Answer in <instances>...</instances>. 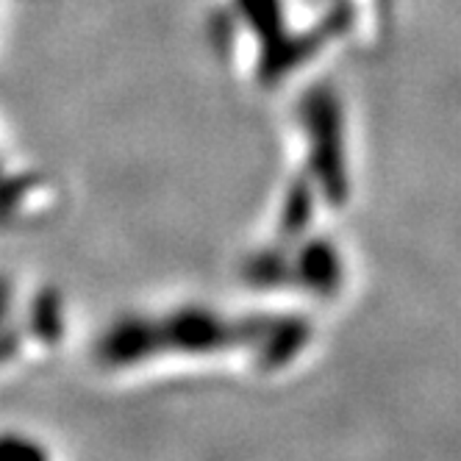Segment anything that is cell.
Segmentation results:
<instances>
[{"label": "cell", "mask_w": 461, "mask_h": 461, "mask_svg": "<svg viewBox=\"0 0 461 461\" xmlns=\"http://www.w3.org/2000/svg\"><path fill=\"white\" fill-rule=\"evenodd\" d=\"M20 350V331L17 328H0V365L9 361Z\"/></svg>", "instance_id": "277c9868"}, {"label": "cell", "mask_w": 461, "mask_h": 461, "mask_svg": "<svg viewBox=\"0 0 461 461\" xmlns=\"http://www.w3.org/2000/svg\"><path fill=\"white\" fill-rule=\"evenodd\" d=\"M12 309V281L0 276V328H6V314Z\"/></svg>", "instance_id": "5b68a950"}, {"label": "cell", "mask_w": 461, "mask_h": 461, "mask_svg": "<svg viewBox=\"0 0 461 461\" xmlns=\"http://www.w3.org/2000/svg\"><path fill=\"white\" fill-rule=\"evenodd\" d=\"M0 461H48L42 445L23 434H4L0 437Z\"/></svg>", "instance_id": "3957f363"}, {"label": "cell", "mask_w": 461, "mask_h": 461, "mask_svg": "<svg viewBox=\"0 0 461 461\" xmlns=\"http://www.w3.org/2000/svg\"><path fill=\"white\" fill-rule=\"evenodd\" d=\"M20 156L0 142V225H9L25 212L31 194L42 192L48 178L28 167H20Z\"/></svg>", "instance_id": "6da1fadb"}, {"label": "cell", "mask_w": 461, "mask_h": 461, "mask_svg": "<svg viewBox=\"0 0 461 461\" xmlns=\"http://www.w3.org/2000/svg\"><path fill=\"white\" fill-rule=\"evenodd\" d=\"M61 328H64V320H61L59 294L50 289L40 292L34 298V303H31V312H28V331L34 334L40 342H56Z\"/></svg>", "instance_id": "7a4b0ae2"}]
</instances>
